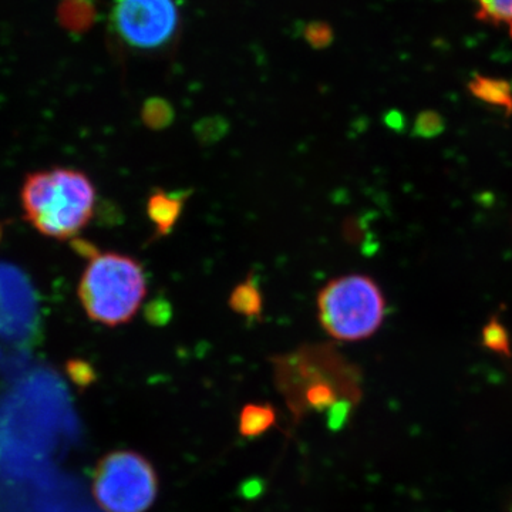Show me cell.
<instances>
[{
    "label": "cell",
    "instance_id": "obj_20",
    "mask_svg": "<svg viewBox=\"0 0 512 512\" xmlns=\"http://www.w3.org/2000/svg\"><path fill=\"white\" fill-rule=\"evenodd\" d=\"M212 130L224 136L225 130H227V123L220 119V117H210V119H204L201 123L197 124L198 137L204 138V141L207 140L208 134Z\"/></svg>",
    "mask_w": 512,
    "mask_h": 512
},
{
    "label": "cell",
    "instance_id": "obj_7",
    "mask_svg": "<svg viewBox=\"0 0 512 512\" xmlns=\"http://www.w3.org/2000/svg\"><path fill=\"white\" fill-rule=\"evenodd\" d=\"M39 323V303L29 276L19 266L0 262V340L23 346Z\"/></svg>",
    "mask_w": 512,
    "mask_h": 512
},
{
    "label": "cell",
    "instance_id": "obj_11",
    "mask_svg": "<svg viewBox=\"0 0 512 512\" xmlns=\"http://www.w3.org/2000/svg\"><path fill=\"white\" fill-rule=\"evenodd\" d=\"M276 421V413L271 404H247L239 414V433L248 439L262 436Z\"/></svg>",
    "mask_w": 512,
    "mask_h": 512
},
{
    "label": "cell",
    "instance_id": "obj_16",
    "mask_svg": "<svg viewBox=\"0 0 512 512\" xmlns=\"http://www.w3.org/2000/svg\"><path fill=\"white\" fill-rule=\"evenodd\" d=\"M66 373L74 386L80 390L89 389L97 380V373L92 363L83 359H70L66 363Z\"/></svg>",
    "mask_w": 512,
    "mask_h": 512
},
{
    "label": "cell",
    "instance_id": "obj_19",
    "mask_svg": "<svg viewBox=\"0 0 512 512\" xmlns=\"http://www.w3.org/2000/svg\"><path fill=\"white\" fill-rule=\"evenodd\" d=\"M306 39L313 47L329 45L330 40H332V30L329 29V26L322 25V23L311 25L306 29Z\"/></svg>",
    "mask_w": 512,
    "mask_h": 512
},
{
    "label": "cell",
    "instance_id": "obj_13",
    "mask_svg": "<svg viewBox=\"0 0 512 512\" xmlns=\"http://www.w3.org/2000/svg\"><path fill=\"white\" fill-rule=\"evenodd\" d=\"M92 15L93 8L90 0H64L59 9L60 22L74 32L89 28Z\"/></svg>",
    "mask_w": 512,
    "mask_h": 512
},
{
    "label": "cell",
    "instance_id": "obj_14",
    "mask_svg": "<svg viewBox=\"0 0 512 512\" xmlns=\"http://www.w3.org/2000/svg\"><path fill=\"white\" fill-rule=\"evenodd\" d=\"M141 119L150 130L161 131L170 127L174 121V109L170 101L153 97L144 103Z\"/></svg>",
    "mask_w": 512,
    "mask_h": 512
},
{
    "label": "cell",
    "instance_id": "obj_12",
    "mask_svg": "<svg viewBox=\"0 0 512 512\" xmlns=\"http://www.w3.org/2000/svg\"><path fill=\"white\" fill-rule=\"evenodd\" d=\"M476 18L485 25L507 30L512 37V0H473Z\"/></svg>",
    "mask_w": 512,
    "mask_h": 512
},
{
    "label": "cell",
    "instance_id": "obj_2",
    "mask_svg": "<svg viewBox=\"0 0 512 512\" xmlns=\"http://www.w3.org/2000/svg\"><path fill=\"white\" fill-rule=\"evenodd\" d=\"M279 389L298 412L336 409L356 402L357 375L332 345L303 346L292 355L275 357Z\"/></svg>",
    "mask_w": 512,
    "mask_h": 512
},
{
    "label": "cell",
    "instance_id": "obj_9",
    "mask_svg": "<svg viewBox=\"0 0 512 512\" xmlns=\"http://www.w3.org/2000/svg\"><path fill=\"white\" fill-rule=\"evenodd\" d=\"M468 90L477 100L512 114V84L508 80L476 74L468 82Z\"/></svg>",
    "mask_w": 512,
    "mask_h": 512
},
{
    "label": "cell",
    "instance_id": "obj_10",
    "mask_svg": "<svg viewBox=\"0 0 512 512\" xmlns=\"http://www.w3.org/2000/svg\"><path fill=\"white\" fill-rule=\"evenodd\" d=\"M232 312L245 319H259L264 312V296L256 284L254 275H249L244 282L235 286L228 298Z\"/></svg>",
    "mask_w": 512,
    "mask_h": 512
},
{
    "label": "cell",
    "instance_id": "obj_5",
    "mask_svg": "<svg viewBox=\"0 0 512 512\" xmlns=\"http://www.w3.org/2000/svg\"><path fill=\"white\" fill-rule=\"evenodd\" d=\"M92 490L106 512H146L156 501L158 477L140 453L113 451L94 468Z\"/></svg>",
    "mask_w": 512,
    "mask_h": 512
},
{
    "label": "cell",
    "instance_id": "obj_4",
    "mask_svg": "<svg viewBox=\"0 0 512 512\" xmlns=\"http://www.w3.org/2000/svg\"><path fill=\"white\" fill-rule=\"evenodd\" d=\"M320 326L336 342H360L375 335L386 318V299L375 279L362 274L338 276L316 299Z\"/></svg>",
    "mask_w": 512,
    "mask_h": 512
},
{
    "label": "cell",
    "instance_id": "obj_17",
    "mask_svg": "<svg viewBox=\"0 0 512 512\" xmlns=\"http://www.w3.org/2000/svg\"><path fill=\"white\" fill-rule=\"evenodd\" d=\"M444 128L443 117L434 111H424L417 117L416 124H414V133L420 137H436Z\"/></svg>",
    "mask_w": 512,
    "mask_h": 512
},
{
    "label": "cell",
    "instance_id": "obj_8",
    "mask_svg": "<svg viewBox=\"0 0 512 512\" xmlns=\"http://www.w3.org/2000/svg\"><path fill=\"white\" fill-rule=\"evenodd\" d=\"M191 191L170 192L156 188L147 200V217L154 227L153 241L168 237L183 215Z\"/></svg>",
    "mask_w": 512,
    "mask_h": 512
},
{
    "label": "cell",
    "instance_id": "obj_3",
    "mask_svg": "<svg viewBox=\"0 0 512 512\" xmlns=\"http://www.w3.org/2000/svg\"><path fill=\"white\" fill-rule=\"evenodd\" d=\"M146 296L143 266L119 252H97L80 279L79 299L84 312L94 322L110 328L131 322Z\"/></svg>",
    "mask_w": 512,
    "mask_h": 512
},
{
    "label": "cell",
    "instance_id": "obj_18",
    "mask_svg": "<svg viewBox=\"0 0 512 512\" xmlns=\"http://www.w3.org/2000/svg\"><path fill=\"white\" fill-rule=\"evenodd\" d=\"M144 315H146L147 322L151 325L164 326L170 322L173 309L165 299H154L144 309Z\"/></svg>",
    "mask_w": 512,
    "mask_h": 512
},
{
    "label": "cell",
    "instance_id": "obj_21",
    "mask_svg": "<svg viewBox=\"0 0 512 512\" xmlns=\"http://www.w3.org/2000/svg\"><path fill=\"white\" fill-rule=\"evenodd\" d=\"M2 234H3V228H2V225H0V239H2Z\"/></svg>",
    "mask_w": 512,
    "mask_h": 512
},
{
    "label": "cell",
    "instance_id": "obj_1",
    "mask_svg": "<svg viewBox=\"0 0 512 512\" xmlns=\"http://www.w3.org/2000/svg\"><path fill=\"white\" fill-rule=\"evenodd\" d=\"M20 200L33 228L45 237L66 241L92 221L96 188L82 171L55 167L29 174Z\"/></svg>",
    "mask_w": 512,
    "mask_h": 512
},
{
    "label": "cell",
    "instance_id": "obj_15",
    "mask_svg": "<svg viewBox=\"0 0 512 512\" xmlns=\"http://www.w3.org/2000/svg\"><path fill=\"white\" fill-rule=\"evenodd\" d=\"M483 345L495 353H500V355H511L510 336H508L507 329L504 328L503 323L498 322L497 319L490 320L488 325L485 326L483 330Z\"/></svg>",
    "mask_w": 512,
    "mask_h": 512
},
{
    "label": "cell",
    "instance_id": "obj_6",
    "mask_svg": "<svg viewBox=\"0 0 512 512\" xmlns=\"http://www.w3.org/2000/svg\"><path fill=\"white\" fill-rule=\"evenodd\" d=\"M111 23L128 46L160 49L173 39L178 9L174 0H114Z\"/></svg>",
    "mask_w": 512,
    "mask_h": 512
}]
</instances>
